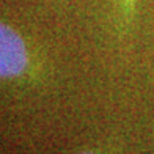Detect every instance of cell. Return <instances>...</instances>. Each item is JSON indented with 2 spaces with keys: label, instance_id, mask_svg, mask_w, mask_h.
I'll return each instance as SVG.
<instances>
[{
  "label": "cell",
  "instance_id": "cell-2",
  "mask_svg": "<svg viewBox=\"0 0 154 154\" xmlns=\"http://www.w3.org/2000/svg\"><path fill=\"white\" fill-rule=\"evenodd\" d=\"M75 154H116V151L113 148H106V146H97V148H88L79 151Z\"/></svg>",
  "mask_w": 154,
  "mask_h": 154
},
{
  "label": "cell",
  "instance_id": "cell-1",
  "mask_svg": "<svg viewBox=\"0 0 154 154\" xmlns=\"http://www.w3.org/2000/svg\"><path fill=\"white\" fill-rule=\"evenodd\" d=\"M32 65L29 46L20 33L0 20V80L14 82L25 77Z\"/></svg>",
  "mask_w": 154,
  "mask_h": 154
},
{
  "label": "cell",
  "instance_id": "cell-3",
  "mask_svg": "<svg viewBox=\"0 0 154 154\" xmlns=\"http://www.w3.org/2000/svg\"><path fill=\"white\" fill-rule=\"evenodd\" d=\"M134 3H135V0H126V6H128L129 14H132V8H134Z\"/></svg>",
  "mask_w": 154,
  "mask_h": 154
}]
</instances>
